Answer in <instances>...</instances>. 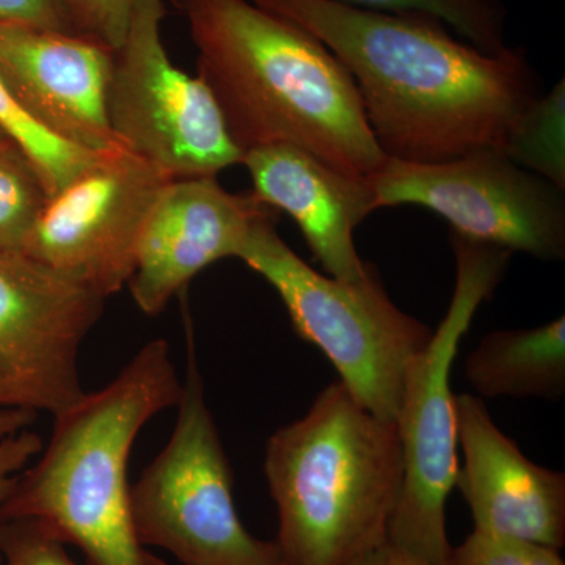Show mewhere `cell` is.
Returning a JSON list of instances; mask_svg holds the SVG:
<instances>
[{"instance_id":"cell-11","label":"cell","mask_w":565,"mask_h":565,"mask_svg":"<svg viewBox=\"0 0 565 565\" xmlns=\"http://www.w3.org/2000/svg\"><path fill=\"white\" fill-rule=\"evenodd\" d=\"M104 303L24 252L0 253V411L57 416L84 396L77 360Z\"/></svg>"},{"instance_id":"cell-25","label":"cell","mask_w":565,"mask_h":565,"mask_svg":"<svg viewBox=\"0 0 565 565\" xmlns=\"http://www.w3.org/2000/svg\"><path fill=\"white\" fill-rule=\"evenodd\" d=\"M0 21L70 33L57 0H0Z\"/></svg>"},{"instance_id":"cell-12","label":"cell","mask_w":565,"mask_h":565,"mask_svg":"<svg viewBox=\"0 0 565 565\" xmlns=\"http://www.w3.org/2000/svg\"><path fill=\"white\" fill-rule=\"evenodd\" d=\"M275 214L252 192L217 178H184L163 188L148 215L128 286L141 313L159 316L202 270L236 258L253 223Z\"/></svg>"},{"instance_id":"cell-18","label":"cell","mask_w":565,"mask_h":565,"mask_svg":"<svg viewBox=\"0 0 565 565\" xmlns=\"http://www.w3.org/2000/svg\"><path fill=\"white\" fill-rule=\"evenodd\" d=\"M565 87L557 82L525 111L509 136L504 154L516 166L565 189Z\"/></svg>"},{"instance_id":"cell-7","label":"cell","mask_w":565,"mask_h":565,"mask_svg":"<svg viewBox=\"0 0 565 565\" xmlns=\"http://www.w3.org/2000/svg\"><path fill=\"white\" fill-rule=\"evenodd\" d=\"M177 424L166 448L131 486L137 535L182 565H280L275 542L248 533L236 511L233 475L204 396L189 338Z\"/></svg>"},{"instance_id":"cell-13","label":"cell","mask_w":565,"mask_h":565,"mask_svg":"<svg viewBox=\"0 0 565 565\" xmlns=\"http://www.w3.org/2000/svg\"><path fill=\"white\" fill-rule=\"evenodd\" d=\"M114 54L74 33L0 21V76L7 87L33 120L84 150L120 145L107 114Z\"/></svg>"},{"instance_id":"cell-10","label":"cell","mask_w":565,"mask_h":565,"mask_svg":"<svg viewBox=\"0 0 565 565\" xmlns=\"http://www.w3.org/2000/svg\"><path fill=\"white\" fill-rule=\"evenodd\" d=\"M170 181L115 145L46 196L22 252L107 299L128 286L145 223Z\"/></svg>"},{"instance_id":"cell-22","label":"cell","mask_w":565,"mask_h":565,"mask_svg":"<svg viewBox=\"0 0 565 565\" xmlns=\"http://www.w3.org/2000/svg\"><path fill=\"white\" fill-rule=\"evenodd\" d=\"M0 565H76L61 535L36 519L0 522Z\"/></svg>"},{"instance_id":"cell-14","label":"cell","mask_w":565,"mask_h":565,"mask_svg":"<svg viewBox=\"0 0 565 565\" xmlns=\"http://www.w3.org/2000/svg\"><path fill=\"white\" fill-rule=\"evenodd\" d=\"M456 415L463 455L456 487L470 508L475 530L563 548L565 475L531 462L479 397L456 396Z\"/></svg>"},{"instance_id":"cell-3","label":"cell","mask_w":565,"mask_h":565,"mask_svg":"<svg viewBox=\"0 0 565 565\" xmlns=\"http://www.w3.org/2000/svg\"><path fill=\"white\" fill-rule=\"evenodd\" d=\"M181 393L169 343L145 344L110 384L54 416L50 444L18 475L0 522L41 520L85 565H166L137 535L128 463L137 435Z\"/></svg>"},{"instance_id":"cell-28","label":"cell","mask_w":565,"mask_h":565,"mask_svg":"<svg viewBox=\"0 0 565 565\" xmlns=\"http://www.w3.org/2000/svg\"><path fill=\"white\" fill-rule=\"evenodd\" d=\"M170 3L174 7V9L182 11L184 13L185 9H188L189 2L191 0H169Z\"/></svg>"},{"instance_id":"cell-24","label":"cell","mask_w":565,"mask_h":565,"mask_svg":"<svg viewBox=\"0 0 565 565\" xmlns=\"http://www.w3.org/2000/svg\"><path fill=\"white\" fill-rule=\"evenodd\" d=\"M43 449V441L31 430L10 435L0 440V508L9 497L18 475L25 470L33 457Z\"/></svg>"},{"instance_id":"cell-27","label":"cell","mask_w":565,"mask_h":565,"mask_svg":"<svg viewBox=\"0 0 565 565\" xmlns=\"http://www.w3.org/2000/svg\"><path fill=\"white\" fill-rule=\"evenodd\" d=\"M352 565H422L415 561L408 559L399 553L394 552L388 545L379 546L374 552L367 553L362 559Z\"/></svg>"},{"instance_id":"cell-16","label":"cell","mask_w":565,"mask_h":565,"mask_svg":"<svg viewBox=\"0 0 565 565\" xmlns=\"http://www.w3.org/2000/svg\"><path fill=\"white\" fill-rule=\"evenodd\" d=\"M465 377L482 397H539L565 393V318L523 330L486 334L465 362Z\"/></svg>"},{"instance_id":"cell-23","label":"cell","mask_w":565,"mask_h":565,"mask_svg":"<svg viewBox=\"0 0 565 565\" xmlns=\"http://www.w3.org/2000/svg\"><path fill=\"white\" fill-rule=\"evenodd\" d=\"M66 28L117 51L128 32L134 0H57Z\"/></svg>"},{"instance_id":"cell-15","label":"cell","mask_w":565,"mask_h":565,"mask_svg":"<svg viewBox=\"0 0 565 565\" xmlns=\"http://www.w3.org/2000/svg\"><path fill=\"white\" fill-rule=\"evenodd\" d=\"M241 163L250 173L253 195L297 223L329 277L360 281L370 274L373 264L353 244L356 226L379 210L367 178L340 172L286 143L252 148Z\"/></svg>"},{"instance_id":"cell-19","label":"cell","mask_w":565,"mask_h":565,"mask_svg":"<svg viewBox=\"0 0 565 565\" xmlns=\"http://www.w3.org/2000/svg\"><path fill=\"white\" fill-rule=\"evenodd\" d=\"M353 9L393 14H424L444 22L456 35L479 50H504L508 10L500 0H332Z\"/></svg>"},{"instance_id":"cell-26","label":"cell","mask_w":565,"mask_h":565,"mask_svg":"<svg viewBox=\"0 0 565 565\" xmlns=\"http://www.w3.org/2000/svg\"><path fill=\"white\" fill-rule=\"evenodd\" d=\"M36 414L25 411H0V440L21 433L35 423Z\"/></svg>"},{"instance_id":"cell-9","label":"cell","mask_w":565,"mask_h":565,"mask_svg":"<svg viewBox=\"0 0 565 565\" xmlns=\"http://www.w3.org/2000/svg\"><path fill=\"white\" fill-rule=\"evenodd\" d=\"M377 207H426L449 223V233L473 243L522 252L542 262L565 258V189L482 150L451 161L386 159L367 178Z\"/></svg>"},{"instance_id":"cell-1","label":"cell","mask_w":565,"mask_h":565,"mask_svg":"<svg viewBox=\"0 0 565 565\" xmlns=\"http://www.w3.org/2000/svg\"><path fill=\"white\" fill-rule=\"evenodd\" d=\"M310 32L351 74L364 115L388 158L451 161L504 152L542 96L523 47L489 54L424 14L353 9L332 0H250Z\"/></svg>"},{"instance_id":"cell-21","label":"cell","mask_w":565,"mask_h":565,"mask_svg":"<svg viewBox=\"0 0 565 565\" xmlns=\"http://www.w3.org/2000/svg\"><path fill=\"white\" fill-rule=\"evenodd\" d=\"M448 565H565L559 550L522 539L473 533L459 546H452Z\"/></svg>"},{"instance_id":"cell-4","label":"cell","mask_w":565,"mask_h":565,"mask_svg":"<svg viewBox=\"0 0 565 565\" xmlns=\"http://www.w3.org/2000/svg\"><path fill=\"white\" fill-rule=\"evenodd\" d=\"M264 471L280 565H352L386 544L403 482L399 434L341 382L269 438Z\"/></svg>"},{"instance_id":"cell-6","label":"cell","mask_w":565,"mask_h":565,"mask_svg":"<svg viewBox=\"0 0 565 565\" xmlns=\"http://www.w3.org/2000/svg\"><path fill=\"white\" fill-rule=\"evenodd\" d=\"M275 223V214L253 223L236 258L273 286L294 332L326 353L353 399L396 423L408 370L433 330L396 307L374 266L360 281L319 274L281 239Z\"/></svg>"},{"instance_id":"cell-5","label":"cell","mask_w":565,"mask_h":565,"mask_svg":"<svg viewBox=\"0 0 565 565\" xmlns=\"http://www.w3.org/2000/svg\"><path fill=\"white\" fill-rule=\"evenodd\" d=\"M449 241L456 256L455 294L444 321L408 370L396 418L403 482L386 545L422 565H448L452 548L446 503L460 467L452 363L476 311L492 299L512 255L452 233Z\"/></svg>"},{"instance_id":"cell-29","label":"cell","mask_w":565,"mask_h":565,"mask_svg":"<svg viewBox=\"0 0 565 565\" xmlns=\"http://www.w3.org/2000/svg\"><path fill=\"white\" fill-rule=\"evenodd\" d=\"M9 145L14 143L9 139V136H7V134L2 131V128H0V148L9 147Z\"/></svg>"},{"instance_id":"cell-17","label":"cell","mask_w":565,"mask_h":565,"mask_svg":"<svg viewBox=\"0 0 565 565\" xmlns=\"http://www.w3.org/2000/svg\"><path fill=\"white\" fill-rule=\"evenodd\" d=\"M0 128L31 161L47 196L68 184L102 152L84 150L58 139L44 129L18 103L2 76H0Z\"/></svg>"},{"instance_id":"cell-2","label":"cell","mask_w":565,"mask_h":565,"mask_svg":"<svg viewBox=\"0 0 565 565\" xmlns=\"http://www.w3.org/2000/svg\"><path fill=\"white\" fill-rule=\"evenodd\" d=\"M184 13L199 76L241 151L294 145L362 178L384 166L355 82L310 32L250 0H191Z\"/></svg>"},{"instance_id":"cell-20","label":"cell","mask_w":565,"mask_h":565,"mask_svg":"<svg viewBox=\"0 0 565 565\" xmlns=\"http://www.w3.org/2000/svg\"><path fill=\"white\" fill-rule=\"evenodd\" d=\"M46 196L24 152L0 148V253L22 252Z\"/></svg>"},{"instance_id":"cell-8","label":"cell","mask_w":565,"mask_h":565,"mask_svg":"<svg viewBox=\"0 0 565 565\" xmlns=\"http://www.w3.org/2000/svg\"><path fill=\"white\" fill-rule=\"evenodd\" d=\"M166 0H134L115 51L107 92L111 131L122 147L172 180L217 178L243 162L206 82L169 57L161 25Z\"/></svg>"}]
</instances>
